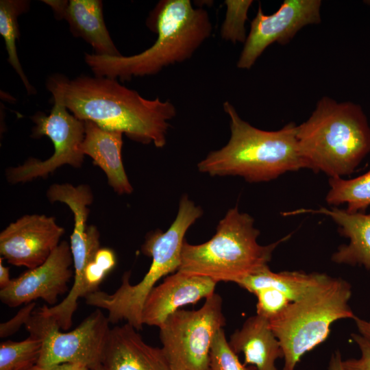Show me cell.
<instances>
[{
	"instance_id": "obj_32",
	"label": "cell",
	"mask_w": 370,
	"mask_h": 370,
	"mask_svg": "<svg viewBox=\"0 0 370 370\" xmlns=\"http://www.w3.org/2000/svg\"><path fill=\"white\" fill-rule=\"evenodd\" d=\"M328 370H346L343 367L342 356L339 351L335 352L332 355L329 361Z\"/></svg>"
},
{
	"instance_id": "obj_19",
	"label": "cell",
	"mask_w": 370,
	"mask_h": 370,
	"mask_svg": "<svg viewBox=\"0 0 370 370\" xmlns=\"http://www.w3.org/2000/svg\"><path fill=\"white\" fill-rule=\"evenodd\" d=\"M84 138L81 145L84 155L105 173L108 184L119 195L130 194L133 188L126 175L122 159L123 133L109 131L85 121Z\"/></svg>"
},
{
	"instance_id": "obj_5",
	"label": "cell",
	"mask_w": 370,
	"mask_h": 370,
	"mask_svg": "<svg viewBox=\"0 0 370 370\" xmlns=\"http://www.w3.org/2000/svg\"><path fill=\"white\" fill-rule=\"evenodd\" d=\"M260 231L249 214L230 209L214 235L199 245L184 241L177 271L210 278L217 282L237 281L268 266L275 249L290 235L267 245L258 243Z\"/></svg>"
},
{
	"instance_id": "obj_23",
	"label": "cell",
	"mask_w": 370,
	"mask_h": 370,
	"mask_svg": "<svg viewBox=\"0 0 370 370\" xmlns=\"http://www.w3.org/2000/svg\"><path fill=\"white\" fill-rule=\"evenodd\" d=\"M328 183L330 189L325 197L328 205L346 204L345 210L351 213L365 212L370 206V169L352 179L329 177Z\"/></svg>"
},
{
	"instance_id": "obj_28",
	"label": "cell",
	"mask_w": 370,
	"mask_h": 370,
	"mask_svg": "<svg viewBox=\"0 0 370 370\" xmlns=\"http://www.w3.org/2000/svg\"><path fill=\"white\" fill-rule=\"evenodd\" d=\"M36 308L32 301L21 308L10 320L0 324V337L5 338L16 333L23 325H25Z\"/></svg>"
},
{
	"instance_id": "obj_12",
	"label": "cell",
	"mask_w": 370,
	"mask_h": 370,
	"mask_svg": "<svg viewBox=\"0 0 370 370\" xmlns=\"http://www.w3.org/2000/svg\"><path fill=\"white\" fill-rule=\"evenodd\" d=\"M320 0H284L271 14H264L260 5L251 23L236 65L250 69L271 44L288 43L303 27L321 23Z\"/></svg>"
},
{
	"instance_id": "obj_30",
	"label": "cell",
	"mask_w": 370,
	"mask_h": 370,
	"mask_svg": "<svg viewBox=\"0 0 370 370\" xmlns=\"http://www.w3.org/2000/svg\"><path fill=\"white\" fill-rule=\"evenodd\" d=\"M360 334L370 340V321L359 318L354 319Z\"/></svg>"
},
{
	"instance_id": "obj_26",
	"label": "cell",
	"mask_w": 370,
	"mask_h": 370,
	"mask_svg": "<svg viewBox=\"0 0 370 370\" xmlns=\"http://www.w3.org/2000/svg\"><path fill=\"white\" fill-rule=\"evenodd\" d=\"M210 370H256L242 363L227 341L223 328L214 337L210 352Z\"/></svg>"
},
{
	"instance_id": "obj_24",
	"label": "cell",
	"mask_w": 370,
	"mask_h": 370,
	"mask_svg": "<svg viewBox=\"0 0 370 370\" xmlns=\"http://www.w3.org/2000/svg\"><path fill=\"white\" fill-rule=\"evenodd\" d=\"M42 349L40 340L29 336L0 344V370H29L37 365Z\"/></svg>"
},
{
	"instance_id": "obj_14",
	"label": "cell",
	"mask_w": 370,
	"mask_h": 370,
	"mask_svg": "<svg viewBox=\"0 0 370 370\" xmlns=\"http://www.w3.org/2000/svg\"><path fill=\"white\" fill-rule=\"evenodd\" d=\"M72 263L71 246L62 241L44 263L12 279L7 288L0 290L1 302L9 307H17L42 299L53 305L58 296L67 291L73 275Z\"/></svg>"
},
{
	"instance_id": "obj_11",
	"label": "cell",
	"mask_w": 370,
	"mask_h": 370,
	"mask_svg": "<svg viewBox=\"0 0 370 370\" xmlns=\"http://www.w3.org/2000/svg\"><path fill=\"white\" fill-rule=\"evenodd\" d=\"M53 99V106L48 115L38 112L32 119L35 123L32 136L49 137L53 144V153L45 160L31 158L22 165L8 168L6 177L10 183L45 177L65 164L81 167L84 156L81 145L84 138L85 122L71 114L60 99Z\"/></svg>"
},
{
	"instance_id": "obj_7",
	"label": "cell",
	"mask_w": 370,
	"mask_h": 370,
	"mask_svg": "<svg viewBox=\"0 0 370 370\" xmlns=\"http://www.w3.org/2000/svg\"><path fill=\"white\" fill-rule=\"evenodd\" d=\"M195 221V216L191 211L180 209L166 232L157 230L147 235L141 250L152 258V262L140 282L132 285L130 282V272H125L121 286L114 293L109 294L97 291L84 297L86 303L106 310L110 323L125 320L136 330H141L145 301L160 279L178 270L185 234Z\"/></svg>"
},
{
	"instance_id": "obj_10",
	"label": "cell",
	"mask_w": 370,
	"mask_h": 370,
	"mask_svg": "<svg viewBox=\"0 0 370 370\" xmlns=\"http://www.w3.org/2000/svg\"><path fill=\"white\" fill-rule=\"evenodd\" d=\"M47 197L53 203H64L74 215V227L71 236V249L74 264V282L68 295L58 305L40 308L42 314L52 319L60 330H67L72 325V318L82 297V288L87 265L94 259L100 248L99 232L94 225H87L88 206L93 196L86 184L74 186L71 184H54L48 189Z\"/></svg>"
},
{
	"instance_id": "obj_6",
	"label": "cell",
	"mask_w": 370,
	"mask_h": 370,
	"mask_svg": "<svg viewBox=\"0 0 370 370\" xmlns=\"http://www.w3.org/2000/svg\"><path fill=\"white\" fill-rule=\"evenodd\" d=\"M352 293L348 282L330 276L269 321L283 351L282 370H295L306 353L327 339L333 323L356 318L349 305Z\"/></svg>"
},
{
	"instance_id": "obj_34",
	"label": "cell",
	"mask_w": 370,
	"mask_h": 370,
	"mask_svg": "<svg viewBox=\"0 0 370 370\" xmlns=\"http://www.w3.org/2000/svg\"><path fill=\"white\" fill-rule=\"evenodd\" d=\"M365 3L370 6V0L364 1Z\"/></svg>"
},
{
	"instance_id": "obj_21",
	"label": "cell",
	"mask_w": 370,
	"mask_h": 370,
	"mask_svg": "<svg viewBox=\"0 0 370 370\" xmlns=\"http://www.w3.org/2000/svg\"><path fill=\"white\" fill-rule=\"evenodd\" d=\"M329 277L320 273L273 272L267 266L236 284L249 293L259 287L269 286L283 293L293 303L313 291Z\"/></svg>"
},
{
	"instance_id": "obj_33",
	"label": "cell",
	"mask_w": 370,
	"mask_h": 370,
	"mask_svg": "<svg viewBox=\"0 0 370 370\" xmlns=\"http://www.w3.org/2000/svg\"><path fill=\"white\" fill-rule=\"evenodd\" d=\"M90 370H106L103 365H98L97 367L93 368V369H91Z\"/></svg>"
},
{
	"instance_id": "obj_2",
	"label": "cell",
	"mask_w": 370,
	"mask_h": 370,
	"mask_svg": "<svg viewBox=\"0 0 370 370\" xmlns=\"http://www.w3.org/2000/svg\"><path fill=\"white\" fill-rule=\"evenodd\" d=\"M147 25L157 38L143 52L115 57L86 53L85 62L95 75L125 81L156 75L166 66L190 58L212 31L208 12L194 8L189 0L159 1Z\"/></svg>"
},
{
	"instance_id": "obj_31",
	"label": "cell",
	"mask_w": 370,
	"mask_h": 370,
	"mask_svg": "<svg viewBox=\"0 0 370 370\" xmlns=\"http://www.w3.org/2000/svg\"><path fill=\"white\" fill-rule=\"evenodd\" d=\"M3 258H0V289L7 288L12 281L10 278L9 268L4 266L2 262Z\"/></svg>"
},
{
	"instance_id": "obj_18",
	"label": "cell",
	"mask_w": 370,
	"mask_h": 370,
	"mask_svg": "<svg viewBox=\"0 0 370 370\" xmlns=\"http://www.w3.org/2000/svg\"><path fill=\"white\" fill-rule=\"evenodd\" d=\"M303 213L328 216L338 225L340 234L348 238L349 243L339 246L332 254L334 262L362 266L370 272V212L351 213L337 207H321L317 210L299 209L284 215Z\"/></svg>"
},
{
	"instance_id": "obj_13",
	"label": "cell",
	"mask_w": 370,
	"mask_h": 370,
	"mask_svg": "<svg viewBox=\"0 0 370 370\" xmlns=\"http://www.w3.org/2000/svg\"><path fill=\"white\" fill-rule=\"evenodd\" d=\"M64 233L53 217L25 215L1 232L0 254L11 264L34 269L47 260Z\"/></svg>"
},
{
	"instance_id": "obj_35",
	"label": "cell",
	"mask_w": 370,
	"mask_h": 370,
	"mask_svg": "<svg viewBox=\"0 0 370 370\" xmlns=\"http://www.w3.org/2000/svg\"><path fill=\"white\" fill-rule=\"evenodd\" d=\"M29 370H38V367L36 365V366H35L34 367H33L32 369H31Z\"/></svg>"
},
{
	"instance_id": "obj_16",
	"label": "cell",
	"mask_w": 370,
	"mask_h": 370,
	"mask_svg": "<svg viewBox=\"0 0 370 370\" xmlns=\"http://www.w3.org/2000/svg\"><path fill=\"white\" fill-rule=\"evenodd\" d=\"M55 17L65 20L73 35L84 39L94 49L95 54L122 56L112 40L104 22L100 0H42Z\"/></svg>"
},
{
	"instance_id": "obj_25",
	"label": "cell",
	"mask_w": 370,
	"mask_h": 370,
	"mask_svg": "<svg viewBox=\"0 0 370 370\" xmlns=\"http://www.w3.org/2000/svg\"><path fill=\"white\" fill-rule=\"evenodd\" d=\"M251 0H226L225 18L221 28V38L232 43H245L247 35L245 23Z\"/></svg>"
},
{
	"instance_id": "obj_15",
	"label": "cell",
	"mask_w": 370,
	"mask_h": 370,
	"mask_svg": "<svg viewBox=\"0 0 370 370\" xmlns=\"http://www.w3.org/2000/svg\"><path fill=\"white\" fill-rule=\"evenodd\" d=\"M217 282L206 276L177 271L167 276L149 293L143 304V325L158 326L187 304H195L214 291Z\"/></svg>"
},
{
	"instance_id": "obj_20",
	"label": "cell",
	"mask_w": 370,
	"mask_h": 370,
	"mask_svg": "<svg viewBox=\"0 0 370 370\" xmlns=\"http://www.w3.org/2000/svg\"><path fill=\"white\" fill-rule=\"evenodd\" d=\"M229 344L236 354H244L245 365L254 366L256 370H278L275 360L284 357L269 321L258 314L247 319L231 335Z\"/></svg>"
},
{
	"instance_id": "obj_29",
	"label": "cell",
	"mask_w": 370,
	"mask_h": 370,
	"mask_svg": "<svg viewBox=\"0 0 370 370\" xmlns=\"http://www.w3.org/2000/svg\"><path fill=\"white\" fill-rule=\"evenodd\" d=\"M38 367V366H37ZM38 370H90V369L80 363L65 362L42 368L38 367Z\"/></svg>"
},
{
	"instance_id": "obj_17",
	"label": "cell",
	"mask_w": 370,
	"mask_h": 370,
	"mask_svg": "<svg viewBox=\"0 0 370 370\" xmlns=\"http://www.w3.org/2000/svg\"><path fill=\"white\" fill-rule=\"evenodd\" d=\"M127 323L110 329L101 365L106 370H171L162 348L149 345Z\"/></svg>"
},
{
	"instance_id": "obj_9",
	"label": "cell",
	"mask_w": 370,
	"mask_h": 370,
	"mask_svg": "<svg viewBox=\"0 0 370 370\" xmlns=\"http://www.w3.org/2000/svg\"><path fill=\"white\" fill-rule=\"evenodd\" d=\"M109 323L108 317L98 308L74 330L62 332L51 318L35 308L25 326L29 336L42 342L38 367L73 362L91 369L101 365L110 330Z\"/></svg>"
},
{
	"instance_id": "obj_27",
	"label": "cell",
	"mask_w": 370,
	"mask_h": 370,
	"mask_svg": "<svg viewBox=\"0 0 370 370\" xmlns=\"http://www.w3.org/2000/svg\"><path fill=\"white\" fill-rule=\"evenodd\" d=\"M351 336L360 352L358 358L343 360L346 370H370V340L360 334L352 333Z\"/></svg>"
},
{
	"instance_id": "obj_8",
	"label": "cell",
	"mask_w": 370,
	"mask_h": 370,
	"mask_svg": "<svg viewBox=\"0 0 370 370\" xmlns=\"http://www.w3.org/2000/svg\"><path fill=\"white\" fill-rule=\"evenodd\" d=\"M225 319L223 300L213 293L198 310L179 309L159 327L162 350L171 370H210V352Z\"/></svg>"
},
{
	"instance_id": "obj_1",
	"label": "cell",
	"mask_w": 370,
	"mask_h": 370,
	"mask_svg": "<svg viewBox=\"0 0 370 370\" xmlns=\"http://www.w3.org/2000/svg\"><path fill=\"white\" fill-rule=\"evenodd\" d=\"M46 86L77 119L145 144L153 143L158 148L166 145L169 121L176 115L171 101L145 99L106 77L82 75L71 79L56 74Z\"/></svg>"
},
{
	"instance_id": "obj_4",
	"label": "cell",
	"mask_w": 370,
	"mask_h": 370,
	"mask_svg": "<svg viewBox=\"0 0 370 370\" xmlns=\"http://www.w3.org/2000/svg\"><path fill=\"white\" fill-rule=\"evenodd\" d=\"M297 138L308 169L329 177L353 173L370 153V125L362 108L328 96L297 125Z\"/></svg>"
},
{
	"instance_id": "obj_3",
	"label": "cell",
	"mask_w": 370,
	"mask_h": 370,
	"mask_svg": "<svg viewBox=\"0 0 370 370\" xmlns=\"http://www.w3.org/2000/svg\"><path fill=\"white\" fill-rule=\"evenodd\" d=\"M223 109L230 119V140L198 163L201 173L211 176H241L253 183L308 169L299 151L297 125L289 123L280 130L266 131L244 121L229 101L223 103Z\"/></svg>"
},
{
	"instance_id": "obj_22",
	"label": "cell",
	"mask_w": 370,
	"mask_h": 370,
	"mask_svg": "<svg viewBox=\"0 0 370 370\" xmlns=\"http://www.w3.org/2000/svg\"><path fill=\"white\" fill-rule=\"evenodd\" d=\"M29 5L27 0H1L0 34L5 41L8 63L20 77L27 93L33 95L36 90L23 70L16 45L20 36L18 17L29 9Z\"/></svg>"
}]
</instances>
